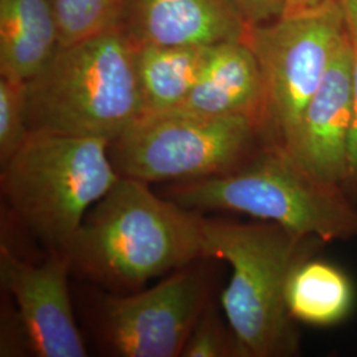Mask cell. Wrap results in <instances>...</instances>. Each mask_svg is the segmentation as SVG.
Listing matches in <instances>:
<instances>
[{
	"instance_id": "6da1fadb",
	"label": "cell",
	"mask_w": 357,
	"mask_h": 357,
	"mask_svg": "<svg viewBox=\"0 0 357 357\" xmlns=\"http://www.w3.org/2000/svg\"><path fill=\"white\" fill-rule=\"evenodd\" d=\"M204 228L195 211L156 196L149 183L119 176L88 212L65 255L93 281L138 287L206 258Z\"/></svg>"
},
{
	"instance_id": "7a4b0ae2",
	"label": "cell",
	"mask_w": 357,
	"mask_h": 357,
	"mask_svg": "<svg viewBox=\"0 0 357 357\" xmlns=\"http://www.w3.org/2000/svg\"><path fill=\"white\" fill-rule=\"evenodd\" d=\"M26 93L29 131L112 143L142 115L137 48L119 26L60 45Z\"/></svg>"
},
{
	"instance_id": "3957f363",
	"label": "cell",
	"mask_w": 357,
	"mask_h": 357,
	"mask_svg": "<svg viewBox=\"0 0 357 357\" xmlns=\"http://www.w3.org/2000/svg\"><path fill=\"white\" fill-rule=\"evenodd\" d=\"M188 209L230 211L271 221L320 243L357 238V206L342 185L312 175L290 153L264 144L236 169L166 190Z\"/></svg>"
},
{
	"instance_id": "277c9868",
	"label": "cell",
	"mask_w": 357,
	"mask_h": 357,
	"mask_svg": "<svg viewBox=\"0 0 357 357\" xmlns=\"http://www.w3.org/2000/svg\"><path fill=\"white\" fill-rule=\"evenodd\" d=\"M206 258L231 266L221 295L241 357H287L299 352V333L286 303L294 268L308 258L315 238L271 221L236 224L205 220Z\"/></svg>"
},
{
	"instance_id": "5b68a950",
	"label": "cell",
	"mask_w": 357,
	"mask_h": 357,
	"mask_svg": "<svg viewBox=\"0 0 357 357\" xmlns=\"http://www.w3.org/2000/svg\"><path fill=\"white\" fill-rule=\"evenodd\" d=\"M110 142L29 131L1 166V190L16 217L52 253H65L84 218L119 178Z\"/></svg>"
},
{
	"instance_id": "8992f818",
	"label": "cell",
	"mask_w": 357,
	"mask_h": 357,
	"mask_svg": "<svg viewBox=\"0 0 357 357\" xmlns=\"http://www.w3.org/2000/svg\"><path fill=\"white\" fill-rule=\"evenodd\" d=\"M262 146L252 118L169 110L141 115L110 143L109 153L119 176L150 184L227 174Z\"/></svg>"
},
{
	"instance_id": "52a82bcc",
	"label": "cell",
	"mask_w": 357,
	"mask_h": 357,
	"mask_svg": "<svg viewBox=\"0 0 357 357\" xmlns=\"http://www.w3.org/2000/svg\"><path fill=\"white\" fill-rule=\"evenodd\" d=\"M348 36L340 1L250 26L245 41L255 53L264 82V144L287 150L307 103Z\"/></svg>"
},
{
	"instance_id": "ba28073f",
	"label": "cell",
	"mask_w": 357,
	"mask_h": 357,
	"mask_svg": "<svg viewBox=\"0 0 357 357\" xmlns=\"http://www.w3.org/2000/svg\"><path fill=\"white\" fill-rule=\"evenodd\" d=\"M206 303L204 274L183 268L150 290L105 298L100 336L114 356H181Z\"/></svg>"
},
{
	"instance_id": "9c48e42d",
	"label": "cell",
	"mask_w": 357,
	"mask_h": 357,
	"mask_svg": "<svg viewBox=\"0 0 357 357\" xmlns=\"http://www.w3.org/2000/svg\"><path fill=\"white\" fill-rule=\"evenodd\" d=\"M65 253H53L41 265H31L1 245L0 281L17 306V324L26 349L38 357H85L84 339L77 327Z\"/></svg>"
},
{
	"instance_id": "30bf717a",
	"label": "cell",
	"mask_w": 357,
	"mask_h": 357,
	"mask_svg": "<svg viewBox=\"0 0 357 357\" xmlns=\"http://www.w3.org/2000/svg\"><path fill=\"white\" fill-rule=\"evenodd\" d=\"M352 64L354 48L348 36L332 57L286 150L312 175L343 188L348 180V147L354 118Z\"/></svg>"
},
{
	"instance_id": "8fae6325",
	"label": "cell",
	"mask_w": 357,
	"mask_h": 357,
	"mask_svg": "<svg viewBox=\"0 0 357 357\" xmlns=\"http://www.w3.org/2000/svg\"><path fill=\"white\" fill-rule=\"evenodd\" d=\"M118 26L137 47L245 41L250 29L233 0H125Z\"/></svg>"
},
{
	"instance_id": "7c38bea8",
	"label": "cell",
	"mask_w": 357,
	"mask_h": 357,
	"mask_svg": "<svg viewBox=\"0 0 357 357\" xmlns=\"http://www.w3.org/2000/svg\"><path fill=\"white\" fill-rule=\"evenodd\" d=\"M204 116L252 118L259 128L264 113V82L255 53L246 41L212 47L190 97L178 109Z\"/></svg>"
},
{
	"instance_id": "4fadbf2b",
	"label": "cell",
	"mask_w": 357,
	"mask_h": 357,
	"mask_svg": "<svg viewBox=\"0 0 357 357\" xmlns=\"http://www.w3.org/2000/svg\"><path fill=\"white\" fill-rule=\"evenodd\" d=\"M59 48L50 0H0V76L26 82Z\"/></svg>"
},
{
	"instance_id": "5bb4252c",
	"label": "cell",
	"mask_w": 357,
	"mask_h": 357,
	"mask_svg": "<svg viewBox=\"0 0 357 357\" xmlns=\"http://www.w3.org/2000/svg\"><path fill=\"white\" fill-rule=\"evenodd\" d=\"M213 45H135L142 115L178 109L203 73Z\"/></svg>"
},
{
	"instance_id": "9a60e30c",
	"label": "cell",
	"mask_w": 357,
	"mask_h": 357,
	"mask_svg": "<svg viewBox=\"0 0 357 357\" xmlns=\"http://www.w3.org/2000/svg\"><path fill=\"white\" fill-rule=\"evenodd\" d=\"M355 289L343 268L327 261H301L290 274L286 303L295 321L328 327L349 315Z\"/></svg>"
},
{
	"instance_id": "2e32d148",
	"label": "cell",
	"mask_w": 357,
	"mask_h": 357,
	"mask_svg": "<svg viewBox=\"0 0 357 357\" xmlns=\"http://www.w3.org/2000/svg\"><path fill=\"white\" fill-rule=\"evenodd\" d=\"M60 45L93 38L119 26L125 0H50Z\"/></svg>"
},
{
	"instance_id": "e0dca14e",
	"label": "cell",
	"mask_w": 357,
	"mask_h": 357,
	"mask_svg": "<svg viewBox=\"0 0 357 357\" xmlns=\"http://www.w3.org/2000/svg\"><path fill=\"white\" fill-rule=\"evenodd\" d=\"M29 134L26 82L0 76V163L6 165Z\"/></svg>"
},
{
	"instance_id": "ac0fdd59",
	"label": "cell",
	"mask_w": 357,
	"mask_h": 357,
	"mask_svg": "<svg viewBox=\"0 0 357 357\" xmlns=\"http://www.w3.org/2000/svg\"><path fill=\"white\" fill-rule=\"evenodd\" d=\"M184 357H241L231 330H227L213 308L206 306L184 347Z\"/></svg>"
},
{
	"instance_id": "d6986e66",
	"label": "cell",
	"mask_w": 357,
	"mask_h": 357,
	"mask_svg": "<svg viewBox=\"0 0 357 357\" xmlns=\"http://www.w3.org/2000/svg\"><path fill=\"white\" fill-rule=\"evenodd\" d=\"M249 26L274 22L284 13L286 0H233Z\"/></svg>"
},
{
	"instance_id": "ffe728a7",
	"label": "cell",
	"mask_w": 357,
	"mask_h": 357,
	"mask_svg": "<svg viewBox=\"0 0 357 357\" xmlns=\"http://www.w3.org/2000/svg\"><path fill=\"white\" fill-rule=\"evenodd\" d=\"M352 40V38H351ZM354 64H352V97H354V118L348 147V180L347 192L354 197L357 193V41L352 40Z\"/></svg>"
},
{
	"instance_id": "44dd1931",
	"label": "cell",
	"mask_w": 357,
	"mask_h": 357,
	"mask_svg": "<svg viewBox=\"0 0 357 357\" xmlns=\"http://www.w3.org/2000/svg\"><path fill=\"white\" fill-rule=\"evenodd\" d=\"M339 0H286L283 16H293L301 13H312L324 8Z\"/></svg>"
},
{
	"instance_id": "7402d4cb",
	"label": "cell",
	"mask_w": 357,
	"mask_h": 357,
	"mask_svg": "<svg viewBox=\"0 0 357 357\" xmlns=\"http://www.w3.org/2000/svg\"><path fill=\"white\" fill-rule=\"evenodd\" d=\"M344 13L349 36L357 41V0H339Z\"/></svg>"
}]
</instances>
